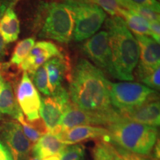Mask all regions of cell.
Here are the masks:
<instances>
[{
	"label": "cell",
	"instance_id": "obj_1",
	"mask_svg": "<svg viewBox=\"0 0 160 160\" xmlns=\"http://www.w3.org/2000/svg\"><path fill=\"white\" fill-rule=\"evenodd\" d=\"M110 82L102 70L88 60L80 59L70 82L68 93L72 104L88 113L101 116L111 123L119 114L110 100Z\"/></svg>",
	"mask_w": 160,
	"mask_h": 160
},
{
	"label": "cell",
	"instance_id": "obj_2",
	"mask_svg": "<svg viewBox=\"0 0 160 160\" xmlns=\"http://www.w3.org/2000/svg\"><path fill=\"white\" fill-rule=\"evenodd\" d=\"M111 57L112 77L120 80H133V72L139 63L137 41L119 17L108 19L105 22Z\"/></svg>",
	"mask_w": 160,
	"mask_h": 160
},
{
	"label": "cell",
	"instance_id": "obj_3",
	"mask_svg": "<svg viewBox=\"0 0 160 160\" xmlns=\"http://www.w3.org/2000/svg\"><path fill=\"white\" fill-rule=\"evenodd\" d=\"M105 128L110 142L139 156L149 155L157 140V127L135 122L119 115Z\"/></svg>",
	"mask_w": 160,
	"mask_h": 160
},
{
	"label": "cell",
	"instance_id": "obj_4",
	"mask_svg": "<svg viewBox=\"0 0 160 160\" xmlns=\"http://www.w3.org/2000/svg\"><path fill=\"white\" fill-rule=\"evenodd\" d=\"M45 17L39 37L68 43L72 39L75 26V9L71 0L45 4Z\"/></svg>",
	"mask_w": 160,
	"mask_h": 160
},
{
	"label": "cell",
	"instance_id": "obj_5",
	"mask_svg": "<svg viewBox=\"0 0 160 160\" xmlns=\"http://www.w3.org/2000/svg\"><path fill=\"white\" fill-rule=\"evenodd\" d=\"M157 94V91L136 82H110L111 105L117 112L140 105Z\"/></svg>",
	"mask_w": 160,
	"mask_h": 160
},
{
	"label": "cell",
	"instance_id": "obj_6",
	"mask_svg": "<svg viewBox=\"0 0 160 160\" xmlns=\"http://www.w3.org/2000/svg\"><path fill=\"white\" fill-rule=\"evenodd\" d=\"M75 9V26L73 39L79 42L95 34L105 22L103 10L92 2L71 0Z\"/></svg>",
	"mask_w": 160,
	"mask_h": 160
},
{
	"label": "cell",
	"instance_id": "obj_7",
	"mask_svg": "<svg viewBox=\"0 0 160 160\" xmlns=\"http://www.w3.org/2000/svg\"><path fill=\"white\" fill-rule=\"evenodd\" d=\"M72 106L68 92L62 88L55 95L49 96L41 99L39 116L51 133L59 125L65 112Z\"/></svg>",
	"mask_w": 160,
	"mask_h": 160
},
{
	"label": "cell",
	"instance_id": "obj_8",
	"mask_svg": "<svg viewBox=\"0 0 160 160\" xmlns=\"http://www.w3.org/2000/svg\"><path fill=\"white\" fill-rule=\"evenodd\" d=\"M17 102L26 119L33 122L40 119L41 99L30 76L24 71L17 88Z\"/></svg>",
	"mask_w": 160,
	"mask_h": 160
},
{
	"label": "cell",
	"instance_id": "obj_9",
	"mask_svg": "<svg viewBox=\"0 0 160 160\" xmlns=\"http://www.w3.org/2000/svg\"><path fill=\"white\" fill-rule=\"evenodd\" d=\"M83 51L90 59L100 70L110 74L111 70V57L108 35L105 31L92 36L83 45Z\"/></svg>",
	"mask_w": 160,
	"mask_h": 160
},
{
	"label": "cell",
	"instance_id": "obj_10",
	"mask_svg": "<svg viewBox=\"0 0 160 160\" xmlns=\"http://www.w3.org/2000/svg\"><path fill=\"white\" fill-rule=\"evenodd\" d=\"M2 135L13 160H26L29 157L33 145L25 137L19 122H5L2 127Z\"/></svg>",
	"mask_w": 160,
	"mask_h": 160
},
{
	"label": "cell",
	"instance_id": "obj_11",
	"mask_svg": "<svg viewBox=\"0 0 160 160\" xmlns=\"http://www.w3.org/2000/svg\"><path fill=\"white\" fill-rule=\"evenodd\" d=\"M108 123V120L105 118L80 110L72 104L71 107L63 114L59 125L51 133L57 136L60 132L80 125H102L106 127Z\"/></svg>",
	"mask_w": 160,
	"mask_h": 160
},
{
	"label": "cell",
	"instance_id": "obj_12",
	"mask_svg": "<svg viewBox=\"0 0 160 160\" xmlns=\"http://www.w3.org/2000/svg\"><path fill=\"white\" fill-rule=\"evenodd\" d=\"M57 57H62V55L54 43L40 41L34 44L20 67L24 71L27 72L28 74L32 76L46 62Z\"/></svg>",
	"mask_w": 160,
	"mask_h": 160
},
{
	"label": "cell",
	"instance_id": "obj_13",
	"mask_svg": "<svg viewBox=\"0 0 160 160\" xmlns=\"http://www.w3.org/2000/svg\"><path fill=\"white\" fill-rule=\"evenodd\" d=\"M117 113L120 117L143 125L157 127L160 123V105L157 94L142 105Z\"/></svg>",
	"mask_w": 160,
	"mask_h": 160
},
{
	"label": "cell",
	"instance_id": "obj_14",
	"mask_svg": "<svg viewBox=\"0 0 160 160\" xmlns=\"http://www.w3.org/2000/svg\"><path fill=\"white\" fill-rule=\"evenodd\" d=\"M56 137L62 143L67 145H76L90 139H104L109 142L108 130L99 126H76L60 132Z\"/></svg>",
	"mask_w": 160,
	"mask_h": 160
},
{
	"label": "cell",
	"instance_id": "obj_15",
	"mask_svg": "<svg viewBox=\"0 0 160 160\" xmlns=\"http://www.w3.org/2000/svg\"><path fill=\"white\" fill-rule=\"evenodd\" d=\"M139 48L140 65L151 68H157L160 65L159 43L148 36L136 35Z\"/></svg>",
	"mask_w": 160,
	"mask_h": 160
},
{
	"label": "cell",
	"instance_id": "obj_16",
	"mask_svg": "<svg viewBox=\"0 0 160 160\" xmlns=\"http://www.w3.org/2000/svg\"><path fill=\"white\" fill-rule=\"evenodd\" d=\"M67 145L62 143L55 135L47 133L39 138L32 148L33 157L40 160L56 154H61Z\"/></svg>",
	"mask_w": 160,
	"mask_h": 160
},
{
	"label": "cell",
	"instance_id": "obj_17",
	"mask_svg": "<svg viewBox=\"0 0 160 160\" xmlns=\"http://www.w3.org/2000/svg\"><path fill=\"white\" fill-rule=\"evenodd\" d=\"M44 65L47 71L51 96L55 95L62 88V82L63 81L66 71V65L63 57L52 58Z\"/></svg>",
	"mask_w": 160,
	"mask_h": 160
},
{
	"label": "cell",
	"instance_id": "obj_18",
	"mask_svg": "<svg viewBox=\"0 0 160 160\" xmlns=\"http://www.w3.org/2000/svg\"><path fill=\"white\" fill-rule=\"evenodd\" d=\"M21 112L15 99L11 84L5 81L2 75L0 77V116L9 115L17 119Z\"/></svg>",
	"mask_w": 160,
	"mask_h": 160
},
{
	"label": "cell",
	"instance_id": "obj_19",
	"mask_svg": "<svg viewBox=\"0 0 160 160\" xmlns=\"http://www.w3.org/2000/svg\"><path fill=\"white\" fill-rule=\"evenodd\" d=\"M19 32V20L12 5L0 19V33L5 43L8 44L15 42L18 39Z\"/></svg>",
	"mask_w": 160,
	"mask_h": 160
},
{
	"label": "cell",
	"instance_id": "obj_20",
	"mask_svg": "<svg viewBox=\"0 0 160 160\" xmlns=\"http://www.w3.org/2000/svg\"><path fill=\"white\" fill-rule=\"evenodd\" d=\"M119 17H122L127 27H128L135 33V35L151 37L148 22L134 12L122 8L119 12Z\"/></svg>",
	"mask_w": 160,
	"mask_h": 160
},
{
	"label": "cell",
	"instance_id": "obj_21",
	"mask_svg": "<svg viewBox=\"0 0 160 160\" xmlns=\"http://www.w3.org/2000/svg\"><path fill=\"white\" fill-rule=\"evenodd\" d=\"M16 119L20 123L25 137L32 144L37 142L40 137L48 133L47 128L41 117L36 121L30 122L25 119L22 112H21Z\"/></svg>",
	"mask_w": 160,
	"mask_h": 160
},
{
	"label": "cell",
	"instance_id": "obj_22",
	"mask_svg": "<svg viewBox=\"0 0 160 160\" xmlns=\"http://www.w3.org/2000/svg\"><path fill=\"white\" fill-rule=\"evenodd\" d=\"M136 77L140 82L145 84L149 87V88L159 90L160 86V69L151 68L139 64L137 71H136Z\"/></svg>",
	"mask_w": 160,
	"mask_h": 160
},
{
	"label": "cell",
	"instance_id": "obj_23",
	"mask_svg": "<svg viewBox=\"0 0 160 160\" xmlns=\"http://www.w3.org/2000/svg\"><path fill=\"white\" fill-rule=\"evenodd\" d=\"M94 160H119L114 145L108 141L98 139L93 149Z\"/></svg>",
	"mask_w": 160,
	"mask_h": 160
},
{
	"label": "cell",
	"instance_id": "obj_24",
	"mask_svg": "<svg viewBox=\"0 0 160 160\" xmlns=\"http://www.w3.org/2000/svg\"><path fill=\"white\" fill-rule=\"evenodd\" d=\"M35 44V39L33 38H27L19 42L16 45L14 51L12 54L11 62L13 65L19 66L28 55L33 46Z\"/></svg>",
	"mask_w": 160,
	"mask_h": 160
},
{
	"label": "cell",
	"instance_id": "obj_25",
	"mask_svg": "<svg viewBox=\"0 0 160 160\" xmlns=\"http://www.w3.org/2000/svg\"><path fill=\"white\" fill-rule=\"evenodd\" d=\"M119 5L121 7H123L124 9L128 10L132 12H134L137 14L139 15L144 19L147 20L148 22L154 21H159L160 17L159 13H156V12L151 11V9L147 8L142 7L136 4H133L128 0H118Z\"/></svg>",
	"mask_w": 160,
	"mask_h": 160
},
{
	"label": "cell",
	"instance_id": "obj_26",
	"mask_svg": "<svg viewBox=\"0 0 160 160\" xmlns=\"http://www.w3.org/2000/svg\"><path fill=\"white\" fill-rule=\"evenodd\" d=\"M32 78L33 80V85L36 88L48 97L51 96L48 85V80L47 71H46L45 65L39 67L35 73L32 75Z\"/></svg>",
	"mask_w": 160,
	"mask_h": 160
},
{
	"label": "cell",
	"instance_id": "obj_27",
	"mask_svg": "<svg viewBox=\"0 0 160 160\" xmlns=\"http://www.w3.org/2000/svg\"><path fill=\"white\" fill-rule=\"evenodd\" d=\"M85 157V147L76 144L66 146L61 153V160H83Z\"/></svg>",
	"mask_w": 160,
	"mask_h": 160
},
{
	"label": "cell",
	"instance_id": "obj_28",
	"mask_svg": "<svg viewBox=\"0 0 160 160\" xmlns=\"http://www.w3.org/2000/svg\"><path fill=\"white\" fill-rule=\"evenodd\" d=\"M99 6L112 17H119V12L122 7L118 0H88Z\"/></svg>",
	"mask_w": 160,
	"mask_h": 160
},
{
	"label": "cell",
	"instance_id": "obj_29",
	"mask_svg": "<svg viewBox=\"0 0 160 160\" xmlns=\"http://www.w3.org/2000/svg\"><path fill=\"white\" fill-rule=\"evenodd\" d=\"M128 1L136 5L147 8L156 13H159L160 5L157 0H128Z\"/></svg>",
	"mask_w": 160,
	"mask_h": 160
},
{
	"label": "cell",
	"instance_id": "obj_30",
	"mask_svg": "<svg viewBox=\"0 0 160 160\" xmlns=\"http://www.w3.org/2000/svg\"><path fill=\"white\" fill-rule=\"evenodd\" d=\"M114 147L117 152L119 160H142L143 159L142 157H140L139 155L126 151V150L118 147V146L114 145Z\"/></svg>",
	"mask_w": 160,
	"mask_h": 160
},
{
	"label": "cell",
	"instance_id": "obj_31",
	"mask_svg": "<svg viewBox=\"0 0 160 160\" xmlns=\"http://www.w3.org/2000/svg\"><path fill=\"white\" fill-rule=\"evenodd\" d=\"M150 31H151V37L156 42L159 43L160 39V25L159 21H154L149 22Z\"/></svg>",
	"mask_w": 160,
	"mask_h": 160
},
{
	"label": "cell",
	"instance_id": "obj_32",
	"mask_svg": "<svg viewBox=\"0 0 160 160\" xmlns=\"http://www.w3.org/2000/svg\"><path fill=\"white\" fill-rule=\"evenodd\" d=\"M0 160H13L10 150L0 140Z\"/></svg>",
	"mask_w": 160,
	"mask_h": 160
},
{
	"label": "cell",
	"instance_id": "obj_33",
	"mask_svg": "<svg viewBox=\"0 0 160 160\" xmlns=\"http://www.w3.org/2000/svg\"><path fill=\"white\" fill-rule=\"evenodd\" d=\"M13 4V0H0V19L5 14L10 6Z\"/></svg>",
	"mask_w": 160,
	"mask_h": 160
},
{
	"label": "cell",
	"instance_id": "obj_34",
	"mask_svg": "<svg viewBox=\"0 0 160 160\" xmlns=\"http://www.w3.org/2000/svg\"><path fill=\"white\" fill-rule=\"evenodd\" d=\"M5 47H6V43L5 40L3 39L2 37L1 33H0V62L3 59L4 57H5Z\"/></svg>",
	"mask_w": 160,
	"mask_h": 160
},
{
	"label": "cell",
	"instance_id": "obj_35",
	"mask_svg": "<svg viewBox=\"0 0 160 160\" xmlns=\"http://www.w3.org/2000/svg\"><path fill=\"white\" fill-rule=\"evenodd\" d=\"M43 160H61V154H56L44 158Z\"/></svg>",
	"mask_w": 160,
	"mask_h": 160
},
{
	"label": "cell",
	"instance_id": "obj_36",
	"mask_svg": "<svg viewBox=\"0 0 160 160\" xmlns=\"http://www.w3.org/2000/svg\"><path fill=\"white\" fill-rule=\"evenodd\" d=\"M28 160H40V159H38V158H37V157H33L30 158V159H29Z\"/></svg>",
	"mask_w": 160,
	"mask_h": 160
},
{
	"label": "cell",
	"instance_id": "obj_37",
	"mask_svg": "<svg viewBox=\"0 0 160 160\" xmlns=\"http://www.w3.org/2000/svg\"><path fill=\"white\" fill-rule=\"evenodd\" d=\"M142 160H151V159H142Z\"/></svg>",
	"mask_w": 160,
	"mask_h": 160
},
{
	"label": "cell",
	"instance_id": "obj_38",
	"mask_svg": "<svg viewBox=\"0 0 160 160\" xmlns=\"http://www.w3.org/2000/svg\"><path fill=\"white\" fill-rule=\"evenodd\" d=\"M2 77V73H0V77Z\"/></svg>",
	"mask_w": 160,
	"mask_h": 160
}]
</instances>
